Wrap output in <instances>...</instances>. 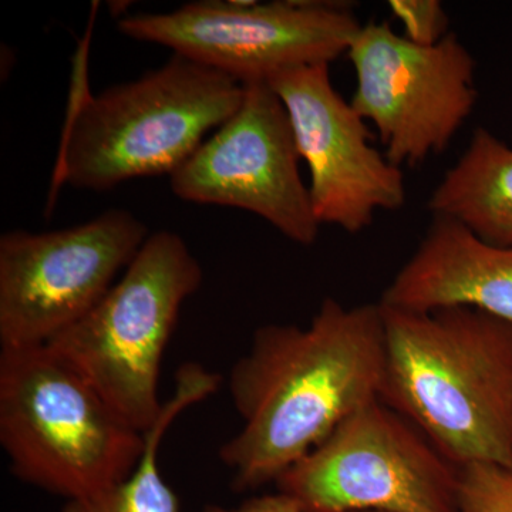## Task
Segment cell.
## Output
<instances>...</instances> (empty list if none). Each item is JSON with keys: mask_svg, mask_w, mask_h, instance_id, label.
Returning a JSON list of instances; mask_svg holds the SVG:
<instances>
[{"mask_svg": "<svg viewBox=\"0 0 512 512\" xmlns=\"http://www.w3.org/2000/svg\"><path fill=\"white\" fill-rule=\"evenodd\" d=\"M386 333L380 303L326 298L305 328L264 325L229 372L241 430L221 447L232 488L276 483L333 430L380 399Z\"/></svg>", "mask_w": 512, "mask_h": 512, "instance_id": "obj_1", "label": "cell"}, {"mask_svg": "<svg viewBox=\"0 0 512 512\" xmlns=\"http://www.w3.org/2000/svg\"><path fill=\"white\" fill-rule=\"evenodd\" d=\"M380 306L386 333L380 400L454 466L512 468V323L471 308Z\"/></svg>", "mask_w": 512, "mask_h": 512, "instance_id": "obj_2", "label": "cell"}, {"mask_svg": "<svg viewBox=\"0 0 512 512\" xmlns=\"http://www.w3.org/2000/svg\"><path fill=\"white\" fill-rule=\"evenodd\" d=\"M242 99L244 84L180 55L97 96L83 90L64 127L55 180L103 192L136 178L171 177Z\"/></svg>", "mask_w": 512, "mask_h": 512, "instance_id": "obj_3", "label": "cell"}, {"mask_svg": "<svg viewBox=\"0 0 512 512\" xmlns=\"http://www.w3.org/2000/svg\"><path fill=\"white\" fill-rule=\"evenodd\" d=\"M0 444L25 483L83 500L130 476L146 437L49 346L0 350Z\"/></svg>", "mask_w": 512, "mask_h": 512, "instance_id": "obj_4", "label": "cell"}, {"mask_svg": "<svg viewBox=\"0 0 512 512\" xmlns=\"http://www.w3.org/2000/svg\"><path fill=\"white\" fill-rule=\"evenodd\" d=\"M200 261L173 231L150 234L120 281L79 322L50 340L121 419L147 433L161 416V362L181 308L200 289Z\"/></svg>", "mask_w": 512, "mask_h": 512, "instance_id": "obj_5", "label": "cell"}, {"mask_svg": "<svg viewBox=\"0 0 512 512\" xmlns=\"http://www.w3.org/2000/svg\"><path fill=\"white\" fill-rule=\"evenodd\" d=\"M302 512H458V467L376 399L276 480Z\"/></svg>", "mask_w": 512, "mask_h": 512, "instance_id": "obj_6", "label": "cell"}, {"mask_svg": "<svg viewBox=\"0 0 512 512\" xmlns=\"http://www.w3.org/2000/svg\"><path fill=\"white\" fill-rule=\"evenodd\" d=\"M119 32L168 47L241 84L269 83L279 74L332 63L362 28L348 3L319 0L185 3L168 13L119 20Z\"/></svg>", "mask_w": 512, "mask_h": 512, "instance_id": "obj_7", "label": "cell"}, {"mask_svg": "<svg viewBox=\"0 0 512 512\" xmlns=\"http://www.w3.org/2000/svg\"><path fill=\"white\" fill-rule=\"evenodd\" d=\"M133 212L107 210L74 227L16 229L0 237V343L36 348L84 318L116 284L144 242Z\"/></svg>", "mask_w": 512, "mask_h": 512, "instance_id": "obj_8", "label": "cell"}, {"mask_svg": "<svg viewBox=\"0 0 512 512\" xmlns=\"http://www.w3.org/2000/svg\"><path fill=\"white\" fill-rule=\"evenodd\" d=\"M346 56L356 74L350 104L373 124L399 168L447 150L476 109V60L454 33L417 46L387 22H369Z\"/></svg>", "mask_w": 512, "mask_h": 512, "instance_id": "obj_9", "label": "cell"}, {"mask_svg": "<svg viewBox=\"0 0 512 512\" xmlns=\"http://www.w3.org/2000/svg\"><path fill=\"white\" fill-rule=\"evenodd\" d=\"M299 161L281 99L268 83H249L237 113L171 175V190L183 201L251 212L311 247L320 224Z\"/></svg>", "mask_w": 512, "mask_h": 512, "instance_id": "obj_10", "label": "cell"}, {"mask_svg": "<svg viewBox=\"0 0 512 512\" xmlns=\"http://www.w3.org/2000/svg\"><path fill=\"white\" fill-rule=\"evenodd\" d=\"M329 67H298L268 84L284 104L299 157L308 165L316 220L356 235L377 212L403 208L407 190L402 168L373 146L366 121L333 87Z\"/></svg>", "mask_w": 512, "mask_h": 512, "instance_id": "obj_11", "label": "cell"}, {"mask_svg": "<svg viewBox=\"0 0 512 512\" xmlns=\"http://www.w3.org/2000/svg\"><path fill=\"white\" fill-rule=\"evenodd\" d=\"M379 302L412 312L471 308L512 323V247L488 244L456 221L433 217Z\"/></svg>", "mask_w": 512, "mask_h": 512, "instance_id": "obj_12", "label": "cell"}, {"mask_svg": "<svg viewBox=\"0 0 512 512\" xmlns=\"http://www.w3.org/2000/svg\"><path fill=\"white\" fill-rule=\"evenodd\" d=\"M429 210L488 244L512 247V146L478 127L431 192Z\"/></svg>", "mask_w": 512, "mask_h": 512, "instance_id": "obj_13", "label": "cell"}, {"mask_svg": "<svg viewBox=\"0 0 512 512\" xmlns=\"http://www.w3.org/2000/svg\"><path fill=\"white\" fill-rule=\"evenodd\" d=\"M458 512H512V468L473 463L458 468Z\"/></svg>", "mask_w": 512, "mask_h": 512, "instance_id": "obj_14", "label": "cell"}, {"mask_svg": "<svg viewBox=\"0 0 512 512\" xmlns=\"http://www.w3.org/2000/svg\"><path fill=\"white\" fill-rule=\"evenodd\" d=\"M387 8L402 23L409 42L417 46H434L450 35V19L439 0H390Z\"/></svg>", "mask_w": 512, "mask_h": 512, "instance_id": "obj_15", "label": "cell"}, {"mask_svg": "<svg viewBox=\"0 0 512 512\" xmlns=\"http://www.w3.org/2000/svg\"><path fill=\"white\" fill-rule=\"evenodd\" d=\"M202 512H302L299 504L289 495L276 493L251 498L235 508L208 505Z\"/></svg>", "mask_w": 512, "mask_h": 512, "instance_id": "obj_16", "label": "cell"}, {"mask_svg": "<svg viewBox=\"0 0 512 512\" xmlns=\"http://www.w3.org/2000/svg\"><path fill=\"white\" fill-rule=\"evenodd\" d=\"M359 512H379V511H359Z\"/></svg>", "mask_w": 512, "mask_h": 512, "instance_id": "obj_17", "label": "cell"}]
</instances>
